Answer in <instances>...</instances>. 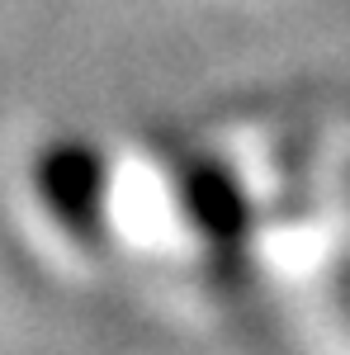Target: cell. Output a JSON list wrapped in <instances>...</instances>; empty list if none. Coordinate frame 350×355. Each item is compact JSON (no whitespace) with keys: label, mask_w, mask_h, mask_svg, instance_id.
<instances>
[{"label":"cell","mask_w":350,"mask_h":355,"mask_svg":"<svg viewBox=\"0 0 350 355\" xmlns=\"http://www.w3.org/2000/svg\"><path fill=\"white\" fill-rule=\"evenodd\" d=\"M180 204L189 223L218 246H237L251 227V199L222 162H189L180 171Z\"/></svg>","instance_id":"7a4b0ae2"},{"label":"cell","mask_w":350,"mask_h":355,"mask_svg":"<svg viewBox=\"0 0 350 355\" xmlns=\"http://www.w3.org/2000/svg\"><path fill=\"white\" fill-rule=\"evenodd\" d=\"M33 190L71 237L95 242L105 232L109 204V162L85 137H57L33 162Z\"/></svg>","instance_id":"6da1fadb"}]
</instances>
